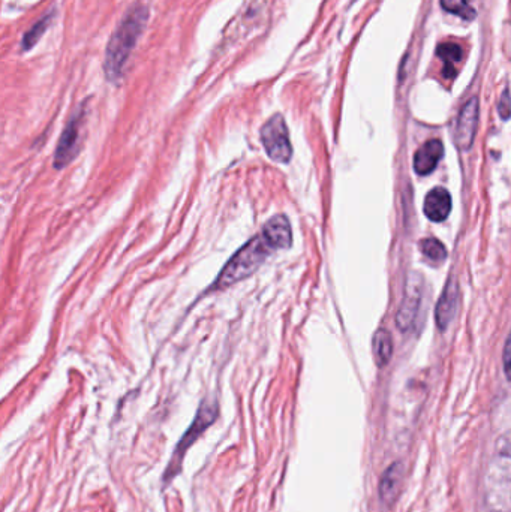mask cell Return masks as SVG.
<instances>
[{
	"mask_svg": "<svg viewBox=\"0 0 511 512\" xmlns=\"http://www.w3.org/2000/svg\"><path fill=\"white\" fill-rule=\"evenodd\" d=\"M477 125H479V99L471 98L462 107L456 122L455 141L459 149H471L476 138Z\"/></svg>",
	"mask_w": 511,
	"mask_h": 512,
	"instance_id": "obj_6",
	"label": "cell"
},
{
	"mask_svg": "<svg viewBox=\"0 0 511 512\" xmlns=\"http://www.w3.org/2000/svg\"><path fill=\"white\" fill-rule=\"evenodd\" d=\"M441 5L450 14L458 15L464 20H473L476 17V9L470 5L468 0H441Z\"/></svg>",
	"mask_w": 511,
	"mask_h": 512,
	"instance_id": "obj_15",
	"label": "cell"
},
{
	"mask_svg": "<svg viewBox=\"0 0 511 512\" xmlns=\"http://www.w3.org/2000/svg\"><path fill=\"white\" fill-rule=\"evenodd\" d=\"M84 116L86 111L83 108L75 111L74 116L69 120L60 137L59 146H57L56 155H54V167L62 170L66 165L74 161L75 156L80 152L81 129H83Z\"/></svg>",
	"mask_w": 511,
	"mask_h": 512,
	"instance_id": "obj_5",
	"label": "cell"
},
{
	"mask_svg": "<svg viewBox=\"0 0 511 512\" xmlns=\"http://www.w3.org/2000/svg\"><path fill=\"white\" fill-rule=\"evenodd\" d=\"M216 417H218V405H216V402L204 400L201 403L200 409H198L197 415H195L194 423L189 427L188 432L183 435V438L180 439L176 450H174L173 457H171L167 471L164 474V483H171L173 478L179 474L186 451L200 438L204 430L209 429L215 423Z\"/></svg>",
	"mask_w": 511,
	"mask_h": 512,
	"instance_id": "obj_3",
	"label": "cell"
},
{
	"mask_svg": "<svg viewBox=\"0 0 511 512\" xmlns=\"http://www.w3.org/2000/svg\"><path fill=\"white\" fill-rule=\"evenodd\" d=\"M261 141L264 150L272 161L287 164L293 156L290 134H288L287 123L281 114L270 117L263 128H261Z\"/></svg>",
	"mask_w": 511,
	"mask_h": 512,
	"instance_id": "obj_4",
	"label": "cell"
},
{
	"mask_svg": "<svg viewBox=\"0 0 511 512\" xmlns=\"http://www.w3.org/2000/svg\"><path fill=\"white\" fill-rule=\"evenodd\" d=\"M149 11L146 6L135 5L120 21L119 27L114 30L105 53L104 71L111 83H119L125 72L126 63L140 39L141 33L146 29Z\"/></svg>",
	"mask_w": 511,
	"mask_h": 512,
	"instance_id": "obj_2",
	"label": "cell"
},
{
	"mask_svg": "<svg viewBox=\"0 0 511 512\" xmlns=\"http://www.w3.org/2000/svg\"><path fill=\"white\" fill-rule=\"evenodd\" d=\"M420 251L429 259V261L438 262L446 261L447 251L443 243L438 242L437 239H425L420 242Z\"/></svg>",
	"mask_w": 511,
	"mask_h": 512,
	"instance_id": "obj_14",
	"label": "cell"
},
{
	"mask_svg": "<svg viewBox=\"0 0 511 512\" xmlns=\"http://www.w3.org/2000/svg\"><path fill=\"white\" fill-rule=\"evenodd\" d=\"M291 243H293V233H291L290 221L287 216H275L264 225L263 231L257 237L249 240L228 261L212 289L222 291L236 285L240 280H245L260 268L267 256L272 252L290 248Z\"/></svg>",
	"mask_w": 511,
	"mask_h": 512,
	"instance_id": "obj_1",
	"label": "cell"
},
{
	"mask_svg": "<svg viewBox=\"0 0 511 512\" xmlns=\"http://www.w3.org/2000/svg\"><path fill=\"white\" fill-rule=\"evenodd\" d=\"M53 17L54 14L45 15V17H42L41 20H39L38 23H36L35 26H33L32 29L24 35L23 50H30V48H32L39 39H41V36L44 35L47 27L50 26Z\"/></svg>",
	"mask_w": 511,
	"mask_h": 512,
	"instance_id": "obj_16",
	"label": "cell"
},
{
	"mask_svg": "<svg viewBox=\"0 0 511 512\" xmlns=\"http://www.w3.org/2000/svg\"><path fill=\"white\" fill-rule=\"evenodd\" d=\"M438 56L446 63V75L449 78L455 77L456 69L453 63L461 62L462 50L455 44H443L438 48Z\"/></svg>",
	"mask_w": 511,
	"mask_h": 512,
	"instance_id": "obj_13",
	"label": "cell"
},
{
	"mask_svg": "<svg viewBox=\"0 0 511 512\" xmlns=\"http://www.w3.org/2000/svg\"><path fill=\"white\" fill-rule=\"evenodd\" d=\"M402 477H404V469L401 465H393L384 474L383 480H381L380 493L386 504H393L395 499L398 498L402 487Z\"/></svg>",
	"mask_w": 511,
	"mask_h": 512,
	"instance_id": "obj_11",
	"label": "cell"
},
{
	"mask_svg": "<svg viewBox=\"0 0 511 512\" xmlns=\"http://www.w3.org/2000/svg\"><path fill=\"white\" fill-rule=\"evenodd\" d=\"M504 370H506L507 378L511 381V334L507 340L506 349H504Z\"/></svg>",
	"mask_w": 511,
	"mask_h": 512,
	"instance_id": "obj_18",
	"label": "cell"
},
{
	"mask_svg": "<svg viewBox=\"0 0 511 512\" xmlns=\"http://www.w3.org/2000/svg\"><path fill=\"white\" fill-rule=\"evenodd\" d=\"M458 301V283L453 279L449 280L446 288H444L443 294H441L440 301H438L437 312H435V315H437V324L441 330H446L447 325L452 322L456 309H458Z\"/></svg>",
	"mask_w": 511,
	"mask_h": 512,
	"instance_id": "obj_10",
	"label": "cell"
},
{
	"mask_svg": "<svg viewBox=\"0 0 511 512\" xmlns=\"http://www.w3.org/2000/svg\"><path fill=\"white\" fill-rule=\"evenodd\" d=\"M452 212V197L444 188H435L426 195L425 215L432 222H443Z\"/></svg>",
	"mask_w": 511,
	"mask_h": 512,
	"instance_id": "obj_9",
	"label": "cell"
},
{
	"mask_svg": "<svg viewBox=\"0 0 511 512\" xmlns=\"http://www.w3.org/2000/svg\"><path fill=\"white\" fill-rule=\"evenodd\" d=\"M420 298H422V282H420V279L411 280L408 283L407 294H405L404 301H402L401 309H399L398 318H396L399 330H410L417 312H419Z\"/></svg>",
	"mask_w": 511,
	"mask_h": 512,
	"instance_id": "obj_7",
	"label": "cell"
},
{
	"mask_svg": "<svg viewBox=\"0 0 511 512\" xmlns=\"http://www.w3.org/2000/svg\"><path fill=\"white\" fill-rule=\"evenodd\" d=\"M392 351V336H390L389 331L381 328V330H378L377 333L374 334V340H372V352H374L377 366H386L390 358H392Z\"/></svg>",
	"mask_w": 511,
	"mask_h": 512,
	"instance_id": "obj_12",
	"label": "cell"
},
{
	"mask_svg": "<svg viewBox=\"0 0 511 512\" xmlns=\"http://www.w3.org/2000/svg\"><path fill=\"white\" fill-rule=\"evenodd\" d=\"M498 110H500L501 117H503L504 120L509 119L511 116V98L509 90H506V92L503 93V96H501Z\"/></svg>",
	"mask_w": 511,
	"mask_h": 512,
	"instance_id": "obj_17",
	"label": "cell"
},
{
	"mask_svg": "<svg viewBox=\"0 0 511 512\" xmlns=\"http://www.w3.org/2000/svg\"><path fill=\"white\" fill-rule=\"evenodd\" d=\"M444 146L440 140H431L423 144L414 156V170L420 176H428L437 168L438 162L443 159Z\"/></svg>",
	"mask_w": 511,
	"mask_h": 512,
	"instance_id": "obj_8",
	"label": "cell"
}]
</instances>
